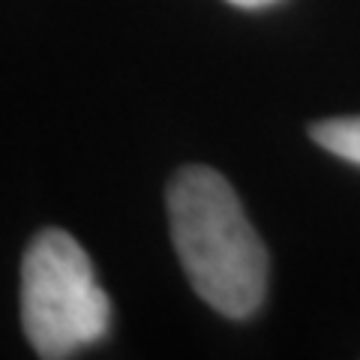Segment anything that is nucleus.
Segmentation results:
<instances>
[{"mask_svg":"<svg viewBox=\"0 0 360 360\" xmlns=\"http://www.w3.org/2000/svg\"><path fill=\"white\" fill-rule=\"evenodd\" d=\"M177 258L195 295L225 319H250L267 295V250L219 172L186 165L165 189Z\"/></svg>","mask_w":360,"mask_h":360,"instance_id":"f257e3e1","label":"nucleus"},{"mask_svg":"<svg viewBox=\"0 0 360 360\" xmlns=\"http://www.w3.org/2000/svg\"><path fill=\"white\" fill-rule=\"evenodd\" d=\"M312 141L321 144L328 153L340 156L345 162L360 165V117H336L321 120L309 129Z\"/></svg>","mask_w":360,"mask_h":360,"instance_id":"7ed1b4c3","label":"nucleus"},{"mask_svg":"<svg viewBox=\"0 0 360 360\" xmlns=\"http://www.w3.org/2000/svg\"><path fill=\"white\" fill-rule=\"evenodd\" d=\"M21 324L45 360H63L105 340L111 300L70 231L45 229L21 258Z\"/></svg>","mask_w":360,"mask_h":360,"instance_id":"f03ea898","label":"nucleus"},{"mask_svg":"<svg viewBox=\"0 0 360 360\" xmlns=\"http://www.w3.org/2000/svg\"><path fill=\"white\" fill-rule=\"evenodd\" d=\"M229 4L240 9H264V6H274L276 0H229Z\"/></svg>","mask_w":360,"mask_h":360,"instance_id":"20e7f679","label":"nucleus"}]
</instances>
